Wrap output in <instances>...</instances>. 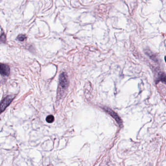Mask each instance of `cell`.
Wrapping results in <instances>:
<instances>
[{"label": "cell", "instance_id": "cell-1", "mask_svg": "<svg viewBox=\"0 0 166 166\" xmlns=\"http://www.w3.org/2000/svg\"><path fill=\"white\" fill-rule=\"evenodd\" d=\"M68 86L67 76L65 73H62L60 76L59 87V92L60 94L63 93L64 90L66 89Z\"/></svg>", "mask_w": 166, "mask_h": 166}, {"label": "cell", "instance_id": "cell-2", "mask_svg": "<svg viewBox=\"0 0 166 166\" xmlns=\"http://www.w3.org/2000/svg\"><path fill=\"white\" fill-rule=\"evenodd\" d=\"M14 96H8L5 97L0 103V114L5 110L14 99Z\"/></svg>", "mask_w": 166, "mask_h": 166}, {"label": "cell", "instance_id": "cell-3", "mask_svg": "<svg viewBox=\"0 0 166 166\" xmlns=\"http://www.w3.org/2000/svg\"><path fill=\"white\" fill-rule=\"evenodd\" d=\"M10 67L8 65L0 63V74L2 76H8L10 74Z\"/></svg>", "mask_w": 166, "mask_h": 166}, {"label": "cell", "instance_id": "cell-4", "mask_svg": "<svg viewBox=\"0 0 166 166\" xmlns=\"http://www.w3.org/2000/svg\"><path fill=\"white\" fill-rule=\"evenodd\" d=\"M105 110L109 114H110L112 117H113V118L115 119L116 121L117 122V123H118L119 125L122 124V121H121V118H119V117L118 116V114H117L116 113L113 112V111H112L111 109H109V108H106Z\"/></svg>", "mask_w": 166, "mask_h": 166}, {"label": "cell", "instance_id": "cell-5", "mask_svg": "<svg viewBox=\"0 0 166 166\" xmlns=\"http://www.w3.org/2000/svg\"><path fill=\"white\" fill-rule=\"evenodd\" d=\"M158 82H163L166 84V73H161L159 75L158 78L157 80Z\"/></svg>", "mask_w": 166, "mask_h": 166}, {"label": "cell", "instance_id": "cell-6", "mask_svg": "<svg viewBox=\"0 0 166 166\" xmlns=\"http://www.w3.org/2000/svg\"><path fill=\"white\" fill-rule=\"evenodd\" d=\"M27 39V37L25 35L20 34L17 37V39L20 42H23L25 41Z\"/></svg>", "mask_w": 166, "mask_h": 166}, {"label": "cell", "instance_id": "cell-7", "mask_svg": "<svg viewBox=\"0 0 166 166\" xmlns=\"http://www.w3.org/2000/svg\"><path fill=\"white\" fill-rule=\"evenodd\" d=\"M55 120V118L53 115H49L46 117V121L49 123H51L53 122Z\"/></svg>", "mask_w": 166, "mask_h": 166}, {"label": "cell", "instance_id": "cell-8", "mask_svg": "<svg viewBox=\"0 0 166 166\" xmlns=\"http://www.w3.org/2000/svg\"><path fill=\"white\" fill-rule=\"evenodd\" d=\"M6 42V37L5 33H3L0 36V43H5Z\"/></svg>", "mask_w": 166, "mask_h": 166}, {"label": "cell", "instance_id": "cell-9", "mask_svg": "<svg viewBox=\"0 0 166 166\" xmlns=\"http://www.w3.org/2000/svg\"><path fill=\"white\" fill-rule=\"evenodd\" d=\"M165 61H166V56H165Z\"/></svg>", "mask_w": 166, "mask_h": 166}]
</instances>
